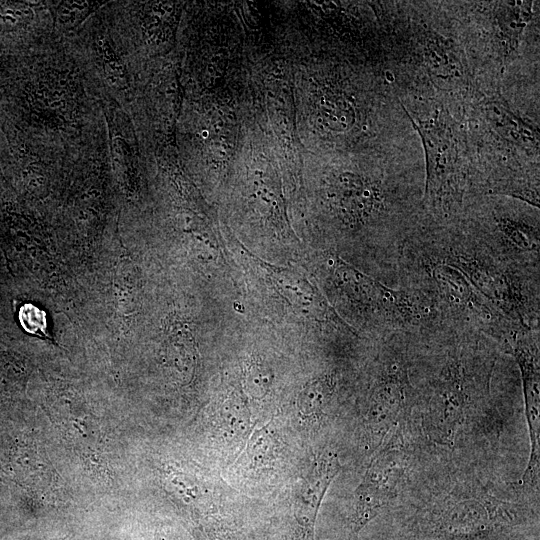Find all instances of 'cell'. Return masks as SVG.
<instances>
[{
    "instance_id": "cell-11",
    "label": "cell",
    "mask_w": 540,
    "mask_h": 540,
    "mask_svg": "<svg viewBox=\"0 0 540 540\" xmlns=\"http://www.w3.org/2000/svg\"><path fill=\"white\" fill-rule=\"evenodd\" d=\"M497 12L503 35L512 46L516 45L519 35L530 19L531 2H502Z\"/></svg>"
},
{
    "instance_id": "cell-1",
    "label": "cell",
    "mask_w": 540,
    "mask_h": 540,
    "mask_svg": "<svg viewBox=\"0 0 540 540\" xmlns=\"http://www.w3.org/2000/svg\"><path fill=\"white\" fill-rule=\"evenodd\" d=\"M394 287L415 291L425 298L440 327L486 335L502 351L523 328L503 316L461 271L435 252L417 229L399 257Z\"/></svg>"
},
{
    "instance_id": "cell-10",
    "label": "cell",
    "mask_w": 540,
    "mask_h": 540,
    "mask_svg": "<svg viewBox=\"0 0 540 540\" xmlns=\"http://www.w3.org/2000/svg\"><path fill=\"white\" fill-rule=\"evenodd\" d=\"M336 386L333 373H324L308 382L297 398L300 414L308 418L320 415L332 400Z\"/></svg>"
},
{
    "instance_id": "cell-15",
    "label": "cell",
    "mask_w": 540,
    "mask_h": 540,
    "mask_svg": "<svg viewBox=\"0 0 540 540\" xmlns=\"http://www.w3.org/2000/svg\"><path fill=\"white\" fill-rule=\"evenodd\" d=\"M98 45L104 62V71L109 82L115 88L124 89L126 87V74L122 65L107 42L100 40Z\"/></svg>"
},
{
    "instance_id": "cell-5",
    "label": "cell",
    "mask_w": 540,
    "mask_h": 540,
    "mask_svg": "<svg viewBox=\"0 0 540 540\" xmlns=\"http://www.w3.org/2000/svg\"><path fill=\"white\" fill-rule=\"evenodd\" d=\"M540 330L522 328L508 341L505 354L520 371L525 417L530 438V457L522 476L525 484H538L540 467Z\"/></svg>"
},
{
    "instance_id": "cell-3",
    "label": "cell",
    "mask_w": 540,
    "mask_h": 540,
    "mask_svg": "<svg viewBox=\"0 0 540 540\" xmlns=\"http://www.w3.org/2000/svg\"><path fill=\"white\" fill-rule=\"evenodd\" d=\"M467 214L455 223L499 259L524 268L540 269L538 214L493 207Z\"/></svg>"
},
{
    "instance_id": "cell-2",
    "label": "cell",
    "mask_w": 540,
    "mask_h": 540,
    "mask_svg": "<svg viewBox=\"0 0 540 540\" xmlns=\"http://www.w3.org/2000/svg\"><path fill=\"white\" fill-rule=\"evenodd\" d=\"M417 230L509 321L525 329H540V269L499 259L456 224L420 223Z\"/></svg>"
},
{
    "instance_id": "cell-9",
    "label": "cell",
    "mask_w": 540,
    "mask_h": 540,
    "mask_svg": "<svg viewBox=\"0 0 540 540\" xmlns=\"http://www.w3.org/2000/svg\"><path fill=\"white\" fill-rule=\"evenodd\" d=\"M485 111L495 130L509 141L525 147L535 146L538 142L535 130L518 119L504 104L497 101L488 103Z\"/></svg>"
},
{
    "instance_id": "cell-14",
    "label": "cell",
    "mask_w": 540,
    "mask_h": 540,
    "mask_svg": "<svg viewBox=\"0 0 540 540\" xmlns=\"http://www.w3.org/2000/svg\"><path fill=\"white\" fill-rule=\"evenodd\" d=\"M18 320L22 328L30 335L53 341L47 330L46 313L33 304H23L18 310Z\"/></svg>"
},
{
    "instance_id": "cell-7",
    "label": "cell",
    "mask_w": 540,
    "mask_h": 540,
    "mask_svg": "<svg viewBox=\"0 0 540 540\" xmlns=\"http://www.w3.org/2000/svg\"><path fill=\"white\" fill-rule=\"evenodd\" d=\"M340 470L337 455L326 452L297 486L292 500L291 540H315V522L321 502Z\"/></svg>"
},
{
    "instance_id": "cell-13",
    "label": "cell",
    "mask_w": 540,
    "mask_h": 540,
    "mask_svg": "<svg viewBox=\"0 0 540 540\" xmlns=\"http://www.w3.org/2000/svg\"><path fill=\"white\" fill-rule=\"evenodd\" d=\"M100 2L67 1L60 2L57 9V21L63 27L72 28L80 24L89 14L100 7Z\"/></svg>"
},
{
    "instance_id": "cell-6",
    "label": "cell",
    "mask_w": 540,
    "mask_h": 540,
    "mask_svg": "<svg viewBox=\"0 0 540 540\" xmlns=\"http://www.w3.org/2000/svg\"><path fill=\"white\" fill-rule=\"evenodd\" d=\"M260 265L280 294L302 317L336 333L361 336L342 319L318 287L302 274L263 261Z\"/></svg>"
},
{
    "instance_id": "cell-8",
    "label": "cell",
    "mask_w": 540,
    "mask_h": 540,
    "mask_svg": "<svg viewBox=\"0 0 540 540\" xmlns=\"http://www.w3.org/2000/svg\"><path fill=\"white\" fill-rule=\"evenodd\" d=\"M494 502L489 498H459L446 506L442 524L446 531L455 534L481 532L497 517V506Z\"/></svg>"
},
{
    "instance_id": "cell-12",
    "label": "cell",
    "mask_w": 540,
    "mask_h": 540,
    "mask_svg": "<svg viewBox=\"0 0 540 540\" xmlns=\"http://www.w3.org/2000/svg\"><path fill=\"white\" fill-rule=\"evenodd\" d=\"M33 11L24 2L0 1V32H14L26 27Z\"/></svg>"
},
{
    "instance_id": "cell-4",
    "label": "cell",
    "mask_w": 540,
    "mask_h": 540,
    "mask_svg": "<svg viewBox=\"0 0 540 540\" xmlns=\"http://www.w3.org/2000/svg\"><path fill=\"white\" fill-rule=\"evenodd\" d=\"M406 466L407 455L397 435L376 449L354 492L350 516L351 538L356 539L361 530L396 496Z\"/></svg>"
}]
</instances>
